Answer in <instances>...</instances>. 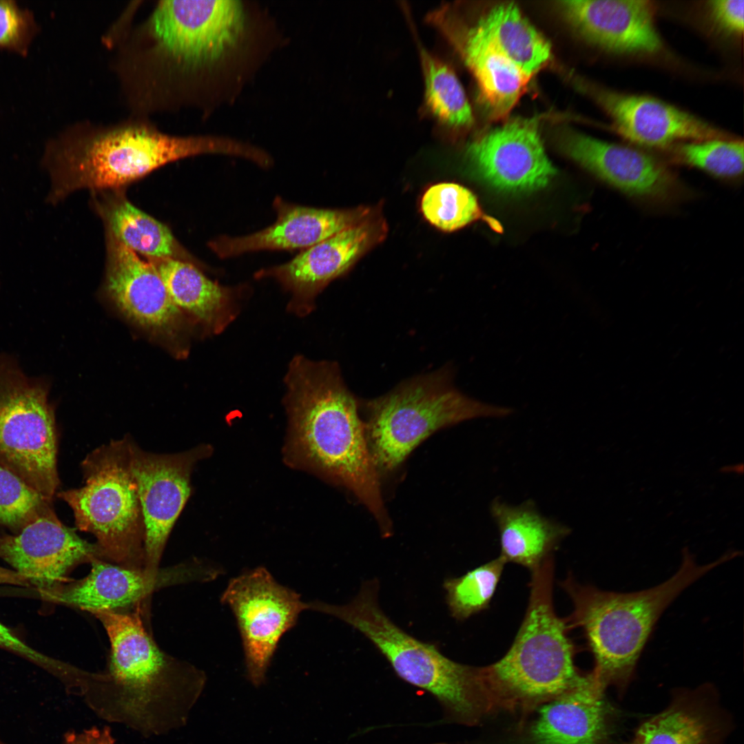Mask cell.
I'll return each instance as SVG.
<instances>
[{
  "mask_svg": "<svg viewBox=\"0 0 744 744\" xmlns=\"http://www.w3.org/2000/svg\"><path fill=\"white\" fill-rule=\"evenodd\" d=\"M88 612L107 632L110 659L103 672L77 668L70 691L100 719L143 736L165 735L185 725L204 688L205 673L157 645L143 623L141 603L133 612Z\"/></svg>",
  "mask_w": 744,
  "mask_h": 744,
  "instance_id": "cell-1",
  "label": "cell"
},
{
  "mask_svg": "<svg viewBox=\"0 0 744 744\" xmlns=\"http://www.w3.org/2000/svg\"><path fill=\"white\" fill-rule=\"evenodd\" d=\"M285 382V402L298 452L350 490L373 514L382 535L390 536L392 526L365 424L338 364L297 355L289 364Z\"/></svg>",
  "mask_w": 744,
  "mask_h": 744,
  "instance_id": "cell-2",
  "label": "cell"
},
{
  "mask_svg": "<svg viewBox=\"0 0 744 744\" xmlns=\"http://www.w3.org/2000/svg\"><path fill=\"white\" fill-rule=\"evenodd\" d=\"M250 146L216 136H179L148 122L76 124L45 147L41 166L50 177L45 198L56 205L80 189H120L169 163L205 154L247 158Z\"/></svg>",
  "mask_w": 744,
  "mask_h": 744,
  "instance_id": "cell-3",
  "label": "cell"
},
{
  "mask_svg": "<svg viewBox=\"0 0 744 744\" xmlns=\"http://www.w3.org/2000/svg\"><path fill=\"white\" fill-rule=\"evenodd\" d=\"M728 552L700 565L687 548L678 570L652 588L632 592L603 590L583 585L568 574L560 585L573 610L566 618L569 629L579 628L594 658L591 671L606 690L623 694L632 681L637 663L659 618L688 587L717 566L735 558Z\"/></svg>",
  "mask_w": 744,
  "mask_h": 744,
  "instance_id": "cell-4",
  "label": "cell"
},
{
  "mask_svg": "<svg viewBox=\"0 0 744 744\" xmlns=\"http://www.w3.org/2000/svg\"><path fill=\"white\" fill-rule=\"evenodd\" d=\"M530 572L528 607L510 648L499 661L477 667L484 713L533 711L585 674L575 664L566 618L554 608L553 558Z\"/></svg>",
  "mask_w": 744,
  "mask_h": 744,
  "instance_id": "cell-5",
  "label": "cell"
},
{
  "mask_svg": "<svg viewBox=\"0 0 744 744\" xmlns=\"http://www.w3.org/2000/svg\"><path fill=\"white\" fill-rule=\"evenodd\" d=\"M377 579L366 581L350 602L325 603L322 612L364 635L406 683L433 695L442 706L445 721L474 725L484 714L477 667L457 663L436 645L411 636L396 625L378 602Z\"/></svg>",
  "mask_w": 744,
  "mask_h": 744,
  "instance_id": "cell-6",
  "label": "cell"
},
{
  "mask_svg": "<svg viewBox=\"0 0 744 744\" xmlns=\"http://www.w3.org/2000/svg\"><path fill=\"white\" fill-rule=\"evenodd\" d=\"M454 369L446 366L405 381L366 403V434L378 472L395 469L418 444L440 428L513 413L510 407L466 395L454 386Z\"/></svg>",
  "mask_w": 744,
  "mask_h": 744,
  "instance_id": "cell-7",
  "label": "cell"
},
{
  "mask_svg": "<svg viewBox=\"0 0 744 744\" xmlns=\"http://www.w3.org/2000/svg\"><path fill=\"white\" fill-rule=\"evenodd\" d=\"M151 89L216 68L242 47L248 18L242 1H161L144 23Z\"/></svg>",
  "mask_w": 744,
  "mask_h": 744,
  "instance_id": "cell-8",
  "label": "cell"
},
{
  "mask_svg": "<svg viewBox=\"0 0 744 744\" xmlns=\"http://www.w3.org/2000/svg\"><path fill=\"white\" fill-rule=\"evenodd\" d=\"M132 437L111 440L81 462L84 485L59 492L76 528L96 538L101 558L145 570V524L131 464Z\"/></svg>",
  "mask_w": 744,
  "mask_h": 744,
  "instance_id": "cell-9",
  "label": "cell"
},
{
  "mask_svg": "<svg viewBox=\"0 0 744 744\" xmlns=\"http://www.w3.org/2000/svg\"><path fill=\"white\" fill-rule=\"evenodd\" d=\"M49 381L29 378L0 353V465L52 499L60 480L54 408Z\"/></svg>",
  "mask_w": 744,
  "mask_h": 744,
  "instance_id": "cell-10",
  "label": "cell"
},
{
  "mask_svg": "<svg viewBox=\"0 0 744 744\" xmlns=\"http://www.w3.org/2000/svg\"><path fill=\"white\" fill-rule=\"evenodd\" d=\"M220 601L231 608L236 619L247 679L254 686H260L279 641L296 624L300 614L308 610V603L279 583L264 567L231 579Z\"/></svg>",
  "mask_w": 744,
  "mask_h": 744,
  "instance_id": "cell-11",
  "label": "cell"
},
{
  "mask_svg": "<svg viewBox=\"0 0 744 744\" xmlns=\"http://www.w3.org/2000/svg\"><path fill=\"white\" fill-rule=\"evenodd\" d=\"M105 291L117 309L151 335L185 354L187 319L172 301L163 282L148 260L105 229Z\"/></svg>",
  "mask_w": 744,
  "mask_h": 744,
  "instance_id": "cell-12",
  "label": "cell"
},
{
  "mask_svg": "<svg viewBox=\"0 0 744 744\" xmlns=\"http://www.w3.org/2000/svg\"><path fill=\"white\" fill-rule=\"evenodd\" d=\"M388 230L380 209L363 221L302 250L289 262L260 269L254 276L277 281L291 295L289 309L304 316L314 308L316 296L384 241Z\"/></svg>",
  "mask_w": 744,
  "mask_h": 744,
  "instance_id": "cell-13",
  "label": "cell"
},
{
  "mask_svg": "<svg viewBox=\"0 0 744 744\" xmlns=\"http://www.w3.org/2000/svg\"><path fill=\"white\" fill-rule=\"evenodd\" d=\"M209 448L174 453L142 449L134 440L131 464L145 524V570L155 573L169 534L191 493V475Z\"/></svg>",
  "mask_w": 744,
  "mask_h": 744,
  "instance_id": "cell-14",
  "label": "cell"
},
{
  "mask_svg": "<svg viewBox=\"0 0 744 744\" xmlns=\"http://www.w3.org/2000/svg\"><path fill=\"white\" fill-rule=\"evenodd\" d=\"M84 578L50 588L39 590L44 601L85 610H110L136 606L155 590L192 581H208L216 577L215 568L201 561L181 563L159 569L155 573L108 563L99 558L90 563Z\"/></svg>",
  "mask_w": 744,
  "mask_h": 744,
  "instance_id": "cell-15",
  "label": "cell"
},
{
  "mask_svg": "<svg viewBox=\"0 0 744 744\" xmlns=\"http://www.w3.org/2000/svg\"><path fill=\"white\" fill-rule=\"evenodd\" d=\"M557 141L569 157L629 196L663 202L685 194L672 170L641 150L570 130L560 131Z\"/></svg>",
  "mask_w": 744,
  "mask_h": 744,
  "instance_id": "cell-16",
  "label": "cell"
},
{
  "mask_svg": "<svg viewBox=\"0 0 744 744\" xmlns=\"http://www.w3.org/2000/svg\"><path fill=\"white\" fill-rule=\"evenodd\" d=\"M0 558L37 590L68 582L67 576L74 568L101 559L95 543L83 539L64 525L54 510L17 534L1 535Z\"/></svg>",
  "mask_w": 744,
  "mask_h": 744,
  "instance_id": "cell-17",
  "label": "cell"
},
{
  "mask_svg": "<svg viewBox=\"0 0 744 744\" xmlns=\"http://www.w3.org/2000/svg\"><path fill=\"white\" fill-rule=\"evenodd\" d=\"M584 88L610 117L617 132L633 143L668 149L684 142L732 138L698 116L658 99L587 83Z\"/></svg>",
  "mask_w": 744,
  "mask_h": 744,
  "instance_id": "cell-18",
  "label": "cell"
},
{
  "mask_svg": "<svg viewBox=\"0 0 744 744\" xmlns=\"http://www.w3.org/2000/svg\"><path fill=\"white\" fill-rule=\"evenodd\" d=\"M467 154L487 182L508 192L543 187L555 173L533 121H510L484 134Z\"/></svg>",
  "mask_w": 744,
  "mask_h": 744,
  "instance_id": "cell-19",
  "label": "cell"
},
{
  "mask_svg": "<svg viewBox=\"0 0 744 744\" xmlns=\"http://www.w3.org/2000/svg\"><path fill=\"white\" fill-rule=\"evenodd\" d=\"M276 220L253 234L220 236L208 242L219 258H227L261 250L305 249L372 216L382 205L350 209H320L290 203L276 198Z\"/></svg>",
  "mask_w": 744,
  "mask_h": 744,
  "instance_id": "cell-20",
  "label": "cell"
},
{
  "mask_svg": "<svg viewBox=\"0 0 744 744\" xmlns=\"http://www.w3.org/2000/svg\"><path fill=\"white\" fill-rule=\"evenodd\" d=\"M557 7L581 37L606 51L650 54L663 48L650 1H562Z\"/></svg>",
  "mask_w": 744,
  "mask_h": 744,
  "instance_id": "cell-21",
  "label": "cell"
},
{
  "mask_svg": "<svg viewBox=\"0 0 744 744\" xmlns=\"http://www.w3.org/2000/svg\"><path fill=\"white\" fill-rule=\"evenodd\" d=\"M592 672L574 686L542 704L529 729L532 744H609L617 710Z\"/></svg>",
  "mask_w": 744,
  "mask_h": 744,
  "instance_id": "cell-22",
  "label": "cell"
},
{
  "mask_svg": "<svg viewBox=\"0 0 744 744\" xmlns=\"http://www.w3.org/2000/svg\"><path fill=\"white\" fill-rule=\"evenodd\" d=\"M428 21L455 47L473 73L479 99L489 114L506 116L524 94L530 78L503 55L479 30L466 26L448 6L431 11Z\"/></svg>",
  "mask_w": 744,
  "mask_h": 744,
  "instance_id": "cell-23",
  "label": "cell"
},
{
  "mask_svg": "<svg viewBox=\"0 0 744 744\" xmlns=\"http://www.w3.org/2000/svg\"><path fill=\"white\" fill-rule=\"evenodd\" d=\"M730 727L716 690L704 684L676 690L670 705L641 724L628 744H723Z\"/></svg>",
  "mask_w": 744,
  "mask_h": 744,
  "instance_id": "cell-24",
  "label": "cell"
},
{
  "mask_svg": "<svg viewBox=\"0 0 744 744\" xmlns=\"http://www.w3.org/2000/svg\"><path fill=\"white\" fill-rule=\"evenodd\" d=\"M175 306L205 332L223 331L236 314L237 289L220 285L199 267L175 258H148Z\"/></svg>",
  "mask_w": 744,
  "mask_h": 744,
  "instance_id": "cell-25",
  "label": "cell"
},
{
  "mask_svg": "<svg viewBox=\"0 0 744 744\" xmlns=\"http://www.w3.org/2000/svg\"><path fill=\"white\" fill-rule=\"evenodd\" d=\"M490 511L499 531V556L530 572L552 558L570 533L567 526L542 515L531 500L510 505L497 497Z\"/></svg>",
  "mask_w": 744,
  "mask_h": 744,
  "instance_id": "cell-26",
  "label": "cell"
},
{
  "mask_svg": "<svg viewBox=\"0 0 744 744\" xmlns=\"http://www.w3.org/2000/svg\"><path fill=\"white\" fill-rule=\"evenodd\" d=\"M93 203L105 229L147 258H175L204 266L184 249L164 224L133 205L121 189L93 192Z\"/></svg>",
  "mask_w": 744,
  "mask_h": 744,
  "instance_id": "cell-27",
  "label": "cell"
},
{
  "mask_svg": "<svg viewBox=\"0 0 744 744\" xmlns=\"http://www.w3.org/2000/svg\"><path fill=\"white\" fill-rule=\"evenodd\" d=\"M475 25L503 55L530 78L550 59V43L513 3L496 6Z\"/></svg>",
  "mask_w": 744,
  "mask_h": 744,
  "instance_id": "cell-28",
  "label": "cell"
},
{
  "mask_svg": "<svg viewBox=\"0 0 744 744\" xmlns=\"http://www.w3.org/2000/svg\"><path fill=\"white\" fill-rule=\"evenodd\" d=\"M424 79V103L437 123L448 129L464 130L473 123L472 109L453 70L425 47H419Z\"/></svg>",
  "mask_w": 744,
  "mask_h": 744,
  "instance_id": "cell-29",
  "label": "cell"
},
{
  "mask_svg": "<svg viewBox=\"0 0 744 744\" xmlns=\"http://www.w3.org/2000/svg\"><path fill=\"white\" fill-rule=\"evenodd\" d=\"M420 209L425 219L443 231H454L479 219L497 231L502 230L497 221L484 215L475 196L457 183L445 182L430 186L422 196Z\"/></svg>",
  "mask_w": 744,
  "mask_h": 744,
  "instance_id": "cell-30",
  "label": "cell"
},
{
  "mask_svg": "<svg viewBox=\"0 0 744 744\" xmlns=\"http://www.w3.org/2000/svg\"><path fill=\"white\" fill-rule=\"evenodd\" d=\"M506 564L499 556L461 577L444 580L446 601L454 619L464 621L490 606Z\"/></svg>",
  "mask_w": 744,
  "mask_h": 744,
  "instance_id": "cell-31",
  "label": "cell"
},
{
  "mask_svg": "<svg viewBox=\"0 0 744 744\" xmlns=\"http://www.w3.org/2000/svg\"><path fill=\"white\" fill-rule=\"evenodd\" d=\"M668 149L677 162L717 178L736 179L743 172L744 146L743 141L738 138L684 142Z\"/></svg>",
  "mask_w": 744,
  "mask_h": 744,
  "instance_id": "cell-32",
  "label": "cell"
},
{
  "mask_svg": "<svg viewBox=\"0 0 744 744\" xmlns=\"http://www.w3.org/2000/svg\"><path fill=\"white\" fill-rule=\"evenodd\" d=\"M52 502L0 465V524L17 534L37 518L53 510Z\"/></svg>",
  "mask_w": 744,
  "mask_h": 744,
  "instance_id": "cell-33",
  "label": "cell"
},
{
  "mask_svg": "<svg viewBox=\"0 0 744 744\" xmlns=\"http://www.w3.org/2000/svg\"><path fill=\"white\" fill-rule=\"evenodd\" d=\"M39 32L32 11L12 0H0V48L28 54Z\"/></svg>",
  "mask_w": 744,
  "mask_h": 744,
  "instance_id": "cell-34",
  "label": "cell"
},
{
  "mask_svg": "<svg viewBox=\"0 0 744 744\" xmlns=\"http://www.w3.org/2000/svg\"><path fill=\"white\" fill-rule=\"evenodd\" d=\"M0 648L32 662L60 680L64 677L67 672L68 663L48 657L31 648L1 621Z\"/></svg>",
  "mask_w": 744,
  "mask_h": 744,
  "instance_id": "cell-35",
  "label": "cell"
},
{
  "mask_svg": "<svg viewBox=\"0 0 744 744\" xmlns=\"http://www.w3.org/2000/svg\"><path fill=\"white\" fill-rule=\"evenodd\" d=\"M714 23L726 33L739 36L744 29L743 0H712L707 2Z\"/></svg>",
  "mask_w": 744,
  "mask_h": 744,
  "instance_id": "cell-36",
  "label": "cell"
},
{
  "mask_svg": "<svg viewBox=\"0 0 744 744\" xmlns=\"http://www.w3.org/2000/svg\"><path fill=\"white\" fill-rule=\"evenodd\" d=\"M63 744H116L111 729L92 727L80 732L70 731L65 734Z\"/></svg>",
  "mask_w": 744,
  "mask_h": 744,
  "instance_id": "cell-37",
  "label": "cell"
},
{
  "mask_svg": "<svg viewBox=\"0 0 744 744\" xmlns=\"http://www.w3.org/2000/svg\"><path fill=\"white\" fill-rule=\"evenodd\" d=\"M0 584H9L29 587L31 586L28 579L14 570L0 566Z\"/></svg>",
  "mask_w": 744,
  "mask_h": 744,
  "instance_id": "cell-38",
  "label": "cell"
},
{
  "mask_svg": "<svg viewBox=\"0 0 744 744\" xmlns=\"http://www.w3.org/2000/svg\"><path fill=\"white\" fill-rule=\"evenodd\" d=\"M0 744H6V743H4L2 741L0 740Z\"/></svg>",
  "mask_w": 744,
  "mask_h": 744,
  "instance_id": "cell-39",
  "label": "cell"
}]
</instances>
